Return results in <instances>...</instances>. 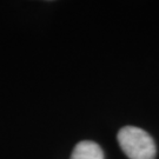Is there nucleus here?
<instances>
[{"label":"nucleus","instance_id":"nucleus-1","mask_svg":"<svg viewBox=\"0 0 159 159\" xmlns=\"http://www.w3.org/2000/svg\"><path fill=\"white\" fill-rule=\"evenodd\" d=\"M118 143L130 159H154L156 144L146 131L125 126L118 132Z\"/></svg>","mask_w":159,"mask_h":159},{"label":"nucleus","instance_id":"nucleus-2","mask_svg":"<svg viewBox=\"0 0 159 159\" xmlns=\"http://www.w3.org/2000/svg\"><path fill=\"white\" fill-rule=\"evenodd\" d=\"M71 159H104V152L97 143L84 140L75 145Z\"/></svg>","mask_w":159,"mask_h":159}]
</instances>
